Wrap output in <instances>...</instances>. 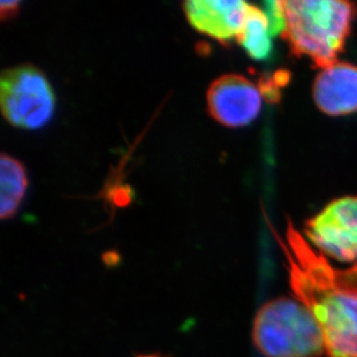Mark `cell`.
Listing matches in <instances>:
<instances>
[{
	"mask_svg": "<svg viewBox=\"0 0 357 357\" xmlns=\"http://www.w3.org/2000/svg\"><path fill=\"white\" fill-rule=\"evenodd\" d=\"M294 297L321 331L327 357H357V263L337 268L288 223L279 239Z\"/></svg>",
	"mask_w": 357,
	"mask_h": 357,
	"instance_id": "6da1fadb",
	"label": "cell"
},
{
	"mask_svg": "<svg viewBox=\"0 0 357 357\" xmlns=\"http://www.w3.org/2000/svg\"><path fill=\"white\" fill-rule=\"evenodd\" d=\"M283 38L294 54L318 68L337 61L351 34L356 8L342 0H287Z\"/></svg>",
	"mask_w": 357,
	"mask_h": 357,
	"instance_id": "7a4b0ae2",
	"label": "cell"
},
{
	"mask_svg": "<svg viewBox=\"0 0 357 357\" xmlns=\"http://www.w3.org/2000/svg\"><path fill=\"white\" fill-rule=\"evenodd\" d=\"M252 340L266 357H321V331L314 316L295 297L264 304L253 320Z\"/></svg>",
	"mask_w": 357,
	"mask_h": 357,
	"instance_id": "3957f363",
	"label": "cell"
},
{
	"mask_svg": "<svg viewBox=\"0 0 357 357\" xmlns=\"http://www.w3.org/2000/svg\"><path fill=\"white\" fill-rule=\"evenodd\" d=\"M0 105L3 117L14 128L38 130L52 119L56 98L43 72L21 65L3 72Z\"/></svg>",
	"mask_w": 357,
	"mask_h": 357,
	"instance_id": "277c9868",
	"label": "cell"
},
{
	"mask_svg": "<svg viewBox=\"0 0 357 357\" xmlns=\"http://www.w3.org/2000/svg\"><path fill=\"white\" fill-rule=\"evenodd\" d=\"M304 236L328 259L357 263V195L325 206L305 223Z\"/></svg>",
	"mask_w": 357,
	"mask_h": 357,
	"instance_id": "5b68a950",
	"label": "cell"
},
{
	"mask_svg": "<svg viewBox=\"0 0 357 357\" xmlns=\"http://www.w3.org/2000/svg\"><path fill=\"white\" fill-rule=\"evenodd\" d=\"M261 86L244 75H221L209 86L206 100L209 115L227 128H243L256 121L263 108Z\"/></svg>",
	"mask_w": 357,
	"mask_h": 357,
	"instance_id": "8992f818",
	"label": "cell"
},
{
	"mask_svg": "<svg viewBox=\"0 0 357 357\" xmlns=\"http://www.w3.org/2000/svg\"><path fill=\"white\" fill-rule=\"evenodd\" d=\"M186 19L196 31L220 42L238 40L250 3L242 0H191L183 5Z\"/></svg>",
	"mask_w": 357,
	"mask_h": 357,
	"instance_id": "52a82bcc",
	"label": "cell"
},
{
	"mask_svg": "<svg viewBox=\"0 0 357 357\" xmlns=\"http://www.w3.org/2000/svg\"><path fill=\"white\" fill-rule=\"evenodd\" d=\"M314 103L328 116H347L357 112V66L335 61L320 68L314 82Z\"/></svg>",
	"mask_w": 357,
	"mask_h": 357,
	"instance_id": "ba28073f",
	"label": "cell"
},
{
	"mask_svg": "<svg viewBox=\"0 0 357 357\" xmlns=\"http://www.w3.org/2000/svg\"><path fill=\"white\" fill-rule=\"evenodd\" d=\"M28 186L27 172L24 165L12 156L0 158V216L6 220L17 214Z\"/></svg>",
	"mask_w": 357,
	"mask_h": 357,
	"instance_id": "9c48e42d",
	"label": "cell"
},
{
	"mask_svg": "<svg viewBox=\"0 0 357 357\" xmlns=\"http://www.w3.org/2000/svg\"><path fill=\"white\" fill-rule=\"evenodd\" d=\"M273 38L263 8L251 5L245 24L237 40L245 49L250 57L256 61H264L272 54Z\"/></svg>",
	"mask_w": 357,
	"mask_h": 357,
	"instance_id": "30bf717a",
	"label": "cell"
},
{
	"mask_svg": "<svg viewBox=\"0 0 357 357\" xmlns=\"http://www.w3.org/2000/svg\"><path fill=\"white\" fill-rule=\"evenodd\" d=\"M264 13L266 15L273 36L284 34L287 26L284 1H267L264 3Z\"/></svg>",
	"mask_w": 357,
	"mask_h": 357,
	"instance_id": "8fae6325",
	"label": "cell"
},
{
	"mask_svg": "<svg viewBox=\"0 0 357 357\" xmlns=\"http://www.w3.org/2000/svg\"><path fill=\"white\" fill-rule=\"evenodd\" d=\"M19 5L17 1H1L0 3V13H1V19L6 20L10 17L17 15L19 12Z\"/></svg>",
	"mask_w": 357,
	"mask_h": 357,
	"instance_id": "7c38bea8",
	"label": "cell"
},
{
	"mask_svg": "<svg viewBox=\"0 0 357 357\" xmlns=\"http://www.w3.org/2000/svg\"><path fill=\"white\" fill-rule=\"evenodd\" d=\"M140 357H158V356H152V355H149H149H147V356H140Z\"/></svg>",
	"mask_w": 357,
	"mask_h": 357,
	"instance_id": "4fadbf2b",
	"label": "cell"
}]
</instances>
